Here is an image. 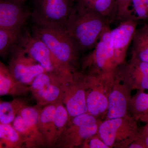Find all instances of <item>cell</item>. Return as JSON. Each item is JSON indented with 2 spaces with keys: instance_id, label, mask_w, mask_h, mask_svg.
Listing matches in <instances>:
<instances>
[{
  "instance_id": "obj_1",
  "label": "cell",
  "mask_w": 148,
  "mask_h": 148,
  "mask_svg": "<svg viewBox=\"0 0 148 148\" xmlns=\"http://www.w3.org/2000/svg\"><path fill=\"white\" fill-rule=\"evenodd\" d=\"M110 24L107 18L95 11L75 3L65 29L81 52L93 49L103 29Z\"/></svg>"
},
{
  "instance_id": "obj_2",
  "label": "cell",
  "mask_w": 148,
  "mask_h": 148,
  "mask_svg": "<svg viewBox=\"0 0 148 148\" xmlns=\"http://www.w3.org/2000/svg\"><path fill=\"white\" fill-rule=\"evenodd\" d=\"M32 35L42 42L60 63L73 73H76L80 52L65 27L34 25Z\"/></svg>"
},
{
  "instance_id": "obj_3",
  "label": "cell",
  "mask_w": 148,
  "mask_h": 148,
  "mask_svg": "<svg viewBox=\"0 0 148 148\" xmlns=\"http://www.w3.org/2000/svg\"><path fill=\"white\" fill-rule=\"evenodd\" d=\"M110 31V25H107L103 29L93 50L83 59L81 72L87 70L86 74L90 75H114L117 66L114 61Z\"/></svg>"
},
{
  "instance_id": "obj_4",
  "label": "cell",
  "mask_w": 148,
  "mask_h": 148,
  "mask_svg": "<svg viewBox=\"0 0 148 148\" xmlns=\"http://www.w3.org/2000/svg\"><path fill=\"white\" fill-rule=\"evenodd\" d=\"M17 42L24 51L38 62L48 73L54 75L68 81L74 79V73L59 62L42 42L29 32L23 34L20 32Z\"/></svg>"
},
{
  "instance_id": "obj_5",
  "label": "cell",
  "mask_w": 148,
  "mask_h": 148,
  "mask_svg": "<svg viewBox=\"0 0 148 148\" xmlns=\"http://www.w3.org/2000/svg\"><path fill=\"white\" fill-rule=\"evenodd\" d=\"M137 121L130 116L106 119L99 125L97 134L109 148H127L139 135L140 128Z\"/></svg>"
},
{
  "instance_id": "obj_6",
  "label": "cell",
  "mask_w": 148,
  "mask_h": 148,
  "mask_svg": "<svg viewBox=\"0 0 148 148\" xmlns=\"http://www.w3.org/2000/svg\"><path fill=\"white\" fill-rule=\"evenodd\" d=\"M31 16L34 25L65 27L76 0H35Z\"/></svg>"
},
{
  "instance_id": "obj_7",
  "label": "cell",
  "mask_w": 148,
  "mask_h": 148,
  "mask_svg": "<svg viewBox=\"0 0 148 148\" xmlns=\"http://www.w3.org/2000/svg\"><path fill=\"white\" fill-rule=\"evenodd\" d=\"M101 124L95 117L86 113L70 118L53 147L74 148L97 134Z\"/></svg>"
},
{
  "instance_id": "obj_8",
  "label": "cell",
  "mask_w": 148,
  "mask_h": 148,
  "mask_svg": "<svg viewBox=\"0 0 148 148\" xmlns=\"http://www.w3.org/2000/svg\"><path fill=\"white\" fill-rule=\"evenodd\" d=\"M10 53L8 69L16 81L29 86L38 75L46 72L38 62L24 51L17 41Z\"/></svg>"
},
{
  "instance_id": "obj_9",
  "label": "cell",
  "mask_w": 148,
  "mask_h": 148,
  "mask_svg": "<svg viewBox=\"0 0 148 148\" xmlns=\"http://www.w3.org/2000/svg\"><path fill=\"white\" fill-rule=\"evenodd\" d=\"M69 82L45 72L35 78L29 86V89L36 101L37 106L43 107L62 101L64 85Z\"/></svg>"
},
{
  "instance_id": "obj_10",
  "label": "cell",
  "mask_w": 148,
  "mask_h": 148,
  "mask_svg": "<svg viewBox=\"0 0 148 148\" xmlns=\"http://www.w3.org/2000/svg\"><path fill=\"white\" fill-rule=\"evenodd\" d=\"M73 80L64 85L62 103L70 118L87 113L86 103V84L79 72L74 74Z\"/></svg>"
},
{
  "instance_id": "obj_11",
  "label": "cell",
  "mask_w": 148,
  "mask_h": 148,
  "mask_svg": "<svg viewBox=\"0 0 148 148\" xmlns=\"http://www.w3.org/2000/svg\"><path fill=\"white\" fill-rule=\"evenodd\" d=\"M24 3L16 0H0V29L21 31L32 13Z\"/></svg>"
},
{
  "instance_id": "obj_12",
  "label": "cell",
  "mask_w": 148,
  "mask_h": 148,
  "mask_svg": "<svg viewBox=\"0 0 148 148\" xmlns=\"http://www.w3.org/2000/svg\"><path fill=\"white\" fill-rule=\"evenodd\" d=\"M138 21H122L119 25L111 30L110 36L114 58L117 66L125 61L128 47L137 30Z\"/></svg>"
},
{
  "instance_id": "obj_13",
  "label": "cell",
  "mask_w": 148,
  "mask_h": 148,
  "mask_svg": "<svg viewBox=\"0 0 148 148\" xmlns=\"http://www.w3.org/2000/svg\"><path fill=\"white\" fill-rule=\"evenodd\" d=\"M113 84L109 93L107 119L119 118L128 116L132 89L126 84L120 85L115 77Z\"/></svg>"
},
{
  "instance_id": "obj_14",
  "label": "cell",
  "mask_w": 148,
  "mask_h": 148,
  "mask_svg": "<svg viewBox=\"0 0 148 148\" xmlns=\"http://www.w3.org/2000/svg\"><path fill=\"white\" fill-rule=\"evenodd\" d=\"M56 103L42 107L40 110L38 125L46 147H53L56 143L54 115Z\"/></svg>"
},
{
  "instance_id": "obj_15",
  "label": "cell",
  "mask_w": 148,
  "mask_h": 148,
  "mask_svg": "<svg viewBox=\"0 0 148 148\" xmlns=\"http://www.w3.org/2000/svg\"><path fill=\"white\" fill-rule=\"evenodd\" d=\"M101 88L95 87L86 92V103L88 113L98 118L106 112L108 105V97Z\"/></svg>"
},
{
  "instance_id": "obj_16",
  "label": "cell",
  "mask_w": 148,
  "mask_h": 148,
  "mask_svg": "<svg viewBox=\"0 0 148 148\" xmlns=\"http://www.w3.org/2000/svg\"><path fill=\"white\" fill-rule=\"evenodd\" d=\"M12 124L22 138L25 147H46L42 136L38 135L28 127L19 115L16 116Z\"/></svg>"
},
{
  "instance_id": "obj_17",
  "label": "cell",
  "mask_w": 148,
  "mask_h": 148,
  "mask_svg": "<svg viewBox=\"0 0 148 148\" xmlns=\"http://www.w3.org/2000/svg\"><path fill=\"white\" fill-rule=\"evenodd\" d=\"M132 41L131 58L148 62V23L137 29Z\"/></svg>"
},
{
  "instance_id": "obj_18",
  "label": "cell",
  "mask_w": 148,
  "mask_h": 148,
  "mask_svg": "<svg viewBox=\"0 0 148 148\" xmlns=\"http://www.w3.org/2000/svg\"><path fill=\"white\" fill-rule=\"evenodd\" d=\"M148 18V0H132L117 20L138 21Z\"/></svg>"
},
{
  "instance_id": "obj_19",
  "label": "cell",
  "mask_w": 148,
  "mask_h": 148,
  "mask_svg": "<svg viewBox=\"0 0 148 148\" xmlns=\"http://www.w3.org/2000/svg\"><path fill=\"white\" fill-rule=\"evenodd\" d=\"M129 110L137 121L148 123V93L138 90L130 102Z\"/></svg>"
},
{
  "instance_id": "obj_20",
  "label": "cell",
  "mask_w": 148,
  "mask_h": 148,
  "mask_svg": "<svg viewBox=\"0 0 148 148\" xmlns=\"http://www.w3.org/2000/svg\"><path fill=\"white\" fill-rule=\"evenodd\" d=\"M26 103L20 99H14L8 102H0V123L12 124L16 116Z\"/></svg>"
},
{
  "instance_id": "obj_21",
  "label": "cell",
  "mask_w": 148,
  "mask_h": 148,
  "mask_svg": "<svg viewBox=\"0 0 148 148\" xmlns=\"http://www.w3.org/2000/svg\"><path fill=\"white\" fill-rule=\"evenodd\" d=\"M0 142L4 148H21L24 141L12 124L0 123Z\"/></svg>"
},
{
  "instance_id": "obj_22",
  "label": "cell",
  "mask_w": 148,
  "mask_h": 148,
  "mask_svg": "<svg viewBox=\"0 0 148 148\" xmlns=\"http://www.w3.org/2000/svg\"><path fill=\"white\" fill-rule=\"evenodd\" d=\"M29 91L30 89L29 86L16 81L12 76L0 80V96L24 95Z\"/></svg>"
},
{
  "instance_id": "obj_23",
  "label": "cell",
  "mask_w": 148,
  "mask_h": 148,
  "mask_svg": "<svg viewBox=\"0 0 148 148\" xmlns=\"http://www.w3.org/2000/svg\"><path fill=\"white\" fill-rule=\"evenodd\" d=\"M41 109V107L38 106L30 107L27 105L21 109L18 115L22 117L28 127L38 135L42 136L38 125V119Z\"/></svg>"
},
{
  "instance_id": "obj_24",
  "label": "cell",
  "mask_w": 148,
  "mask_h": 148,
  "mask_svg": "<svg viewBox=\"0 0 148 148\" xmlns=\"http://www.w3.org/2000/svg\"><path fill=\"white\" fill-rule=\"evenodd\" d=\"M56 105L54 121L56 142L68 124L70 117L69 113L61 100L56 103Z\"/></svg>"
},
{
  "instance_id": "obj_25",
  "label": "cell",
  "mask_w": 148,
  "mask_h": 148,
  "mask_svg": "<svg viewBox=\"0 0 148 148\" xmlns=\"http://www.w3.org/2000/svg\"><path fill=\"white\" fill-rule=\"evenodd\" d=\"M20 32L0 29V56L10 53Z\"/></svg>"
},
{
  "instance_id": "obj_26",
  "label": "cell",
  "mask_w": 148,
  "mask_h": 148,
  "mask_svg": "<svg viewBox=\"0 0 148 148\" xmlns=\"http://www.w3.org/2000/svg\"><path fill=\"white\" fill-rule=\"evenodd\" d=\"M82 147V148H110L101 140L97 133L86 140Z\"/></svg>"
},
{
  "instance_id": "obj_27",
  "label": "cell",
  "mask_w": 148,
  "mask_h": 148,
  "mask_svg": "<svg viewBox=\"0 0 148 148\" xmlns=\"http://www.w3.org/2000/svg\"><path fill=\"white\" fill-rule=\"evenodd\" d=\"M132 0H115V18H118Z\"/></svg>"
},
{
  "instance_id": "obj_28",
  "label": "cell",
  "mask_w": 148,
  "mask_h": 148,
  "mask_svg": "<svg viewBox=\"0 0 148 148\" xmlns=\"http://www.w3.org/2000/svg\"><path fill=\"white\" fill-rule=\"evenodd\" d=\"M138 139L143 142L146 148H148V123L140 128Z\"/></svg>"
},
{
  "instance_id": "obj_29",
  "label": "cell",
  "mask_w": 148,
  "mask_h": 148,
  "mask_svg": "<svg viewBox=\"0 0 148 148\" xmlns=\"http://www.w3.org/2000/svg\"><path fill=\"white\" fill-rule=\"evenodd\" d=\"M97 0H76V3L81 5H85Z\"/></svg>"
},
{
  "instance_id": "obj_30",
  "label": "cell",
  "mask_w": 148,
  "mask_h": 148,
  "mask_svg": "<svg viewBox=\"0 0 148 148\" xmlns=\"http://www.w3.org/2000/svg\"><path fill=\"white\" fill-rule=\"evenodd\" d=\"M16 1H18L19 2L24 3L25 2L28 1V0H16ZM34 1H35V0H34Z\"/></svg>"
},
{
  "instance_id": "obj_31",
  "label": "cell",
  "mask_w": 148,
  "mask_h": 148,
  "mask_svg": "<svg viewBox=\"0 0 148 148\" xmlns=\"http://www.w3.org/2000/svg\"><path fill=\"white\" fill-rule=\"evenodd\" d=\"M0 148H4L2 144L0 142Z\"/></svg>"
},
{
  "instance_id": "obj_32",
  "label": "cell",
  "mask_w": 148,
  "mask_h": 148,
  "mask_svg": "<svg viewBox=\"0 0 148 148\" xmlns=\"http://www.w3.org/2000/svg\"><path fill=\"white\" fill-rule=\"evenodd\" d=\"M1 98H0V102H1Z\"/></svg>"
}]
</instances>
